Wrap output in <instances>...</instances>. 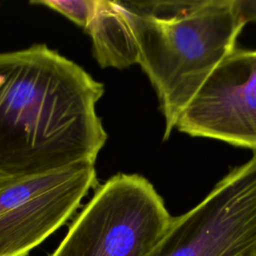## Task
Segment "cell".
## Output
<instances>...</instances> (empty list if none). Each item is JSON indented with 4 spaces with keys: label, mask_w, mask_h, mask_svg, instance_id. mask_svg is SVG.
Returning a JSON list of instances; mask_svg holds the SVG:
<instances>
[{
    "label": "cell",
    "mask_w": 256,
    "mask_h": 256,
    "mask_svg": "<svg viewBox=\"0 0 256 256\" xmlns=\"http://www.w3.org/2000/svg\"><path fill=\"white\" fill-rule=\"evenodd\" d=\"M104 85L45 44L0 53V177L95 164Z\"/></svg>",
    "instance_id": "obj_1"
},
{
    "label": "cell",
    "mask_w": 256,
    "mask_h": 256,
    "mask_svg": "<svg viewBox=\"0 0 256 256\" xmlns=\"http://www.w3.org/2000/svg\"><path fill=\"white\" fill-rule=\"evenodd\" d=\"M132 25L138 64L154 87L164 140L247 25L238 0L121 1Z\"/></svg>",
    "instance_id": "obj_2"
},
{
    "label": "cell",
    "mask_w": 256,
    "mask_h": 256,
    "mask_svg": "<svg viewBox=\"0 0 256 256\" xmlns=\"http://www.w3.org/2000/svg\"><path fill=\"white\" fill-rule=\"evenodd\" d=\"M172 219L146 178L119 173L98 187L49 256H148Z\"/></svg>",
    "instance_id": "obj_3"
},
{
    "label": "cell",
    "mask_w": 256,
    "mask_h": 256,
    "mask_svg": "<svg viewBox=\"0 0 256 256\" xmlns=\"http://www.w3.org/2000/svg\"><path fill=\"white\" fill-rule=\"evenodd\" d=\"M148 256H256V153L173 217Z\"/></svg>",
    "instance_id": "obj_4"
},
{
    "label": "cell",
    "mask_w": 256,
    "mask_h": 256,
    "mask_svg": "<svg viewBox=\"0 0 256 256\" xmlns=\"http://www.w3.org/2000/svg\"><path fill=\"white\" fill-rule=\"evenodd\" d=\"M97 184L92 163L0 177V256H27L74 215Z\"/></svg>",
    "instance_id": "obj_5"
},
{
    "label": "cell",
    "mask_w": 256,
    "mask_h": 256,
    "mask_svg": "<svg viewBox=\"0 0 256 256\" xmlns=\"http://www.w3.org/2000/svg\"><path fill=\"white\" fill-rule=\"evenodd\" d=\"M176 128L256 153V50L235 49L183 111Z\"/></svg>",
    "instance_id": "obj_6"
},
{
    "label": "cell",
    "mask_w": 256,
    "mask_h": 256,
    "mask_svg": "<svg viewBox=\"0 0 256 256\" xmlns=\"http://www.w3.org/2000/svg\"><path fill=\"white\" fill-rule=\"evenodd\" d=\"M84 31L92 40L100 67L125 69L138 64L132 25L121 1L96 0L93 17Z\"/></svg>",
    "instance_id": "obj_7"
},
{
    "label": "cell",
    "mask_w": 256,
    "mask_h": 256,
    "mask_svg": "<svg viewBox=\"0 0 256 256\" xmlns=\"http://www.w3.org/2000/svg\"><path fill=\"white\" fill-rule=\"evenodd\" d=\"M30 4L56 11L85 30L93 17L96 0H38L31 1Z\"/></svg>",
    "instance_id": "obj_8"
},
{
    "label": "cell",
    "mask_w": 256,
    "mask_h": 256,
    "mask_svg": "<svg viewBox=\"0 0 256 256\" xmlns=\"http://www.w3.org/2000/svg\"><path fill=\"white\" fill-rule=\"evenodd\" d=\"M241 12L247 22H256V0H239Z\"/></svg>",
    "instance_id": "obj_9"
}]
</instances>
